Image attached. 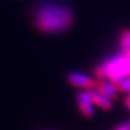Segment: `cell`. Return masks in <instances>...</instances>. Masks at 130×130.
Masks as SVG:
<instances>
[{"label":"cell","instance_id":"obj_1","mask_svg":"<svg viewBox=\"0 0 130 130\" xmlns=\"http://www.w3.org/2000/svg\"><path fill=\"white\" fill-rule=\"evenodd\" d=\"M36 28L43 33H60L69 29L73 23L71 9L56 2H42L33 11Z\"/></svg>","mask_w":130,"mask_h":130},{"label":"cell","instance_id":"obj_2","mask_svg":"<svg viewBox=\"0 0 130 130\" xmlns=\"http://www.w3.org/2000/svg\"><path fill=\"white\" fill-rule=\"evenodd\" d=\"M103 66L105 68L107 78L111 81L125 76H130V57L127 55L114 57L105 62Z\"/></svg>","mask_w":130,"mask_h":130},{"label":"cell","instance_id":"obj_3","mask_svg":"<svg viewBox=\"0 0 130 130\" xmlns=\"http://www.w3.org/2000/svg\"><path fill=\"white\" fill-rule=\"evenodd\" d=\"M68 80L75 87L84 88L86 90L95 88V83L96 82L92 78H90L86 75L80 74V73H71L68 76Z\"/></svg>","mask_w":130,"mask_h":130},{"label":"cell","instance_id":"obj_4","mask_svg":"<svg viewBox=\"0 0 130 130\" xmlns=\"http://www.w3.org/2000/svg\"><path fill=\"white\" fill-rule=\"evenodd\" d=\"M78 105L83 116H85L86 118H91L93 116V103L91 101L88 90L81 91L78 94Z\"/></svg>","mask_w":130,"mask_h":130},{"label":"cell","instance_id":"obj_5","mask_svg":"<svg viewBox=\"0 0 130 130\" xmlns=\"http://www.w3.org/2000/svg\"><path fill=\"white\" fill-rule=\"evenodd\" d=\"M88 91H89V94H90L93 105L97 106L103 110H111L112 109V100H110L109 97L102 94L99 90H96L94 88L89 89Z\"/></svg>","mask_w":130,"mask_h":130},{"label":"cell","instance_id":"obj_6","mask_svg":"<svg viewBox=\"0 0 130 130\" xmlns=\"http://www.w3.org/2000/svg\"><path fill=\"white\" fill-rule=\"evenodd\" d=\"M95 89L99 90L102 94L109 97L110 100H115L117 97V92L118 91L116 90V88L114 87L112 82L109 83V82L104 81L103 79H100L95 83Z\"/></svg>","mask_w":130,"mask_h":130},{"label":"cell","instance_id":"obj_7","mask_svg":"<svg viewBox=\"0 0 130 130\" xmlns=\"http://www.w3.org/2000/svg\"><path fill=\"white\" fill-rule=\"evenodd\" d=\"M116 88L117 91L120 92H130V77L125 76L122 78H119L117 80L111 81Z\"/></svg>","mask_w":130,"mask_h":130},{"label":"cell","instance_id":"obj_8","mask_svg":"<svg viewBox=\"0 0 130 130\" xmlns=\"http://www.w3.org/2000/svg\"><path fill=\"white\" fill-rule=\"evenodd\" d=\"M121 46L125 55H130V30H125L121 34Z\"/></svg>","mask_w":130,"mask_h":130},{"label":"cell","instance_id":"obj_9","mask_svg":"<svg viewBox=\"0 0 130 130\" xmlns=\"http://www.w3.org/2000/svg\"><path fill=\"white\" fill-rule=\"evenodd\" d=\"M115 130H130V123H129V124H122V125H119Z\"/></svg>","mask_w":130,"mask_h":130},{"label":"cell","instance_id":"obj_10","mask_svg":"<svg viewBox=\"0 0 130 130\" xmlns=\"http://www.w3.org/2000/svg\"><path fill=\"white\" fill-rule=\"evenodd\" d=\"M125 105H126V107L130 110V95H128L126 99H125Z\"/></svg>","mask_w":130,"mask_h":130}]
</instances>
